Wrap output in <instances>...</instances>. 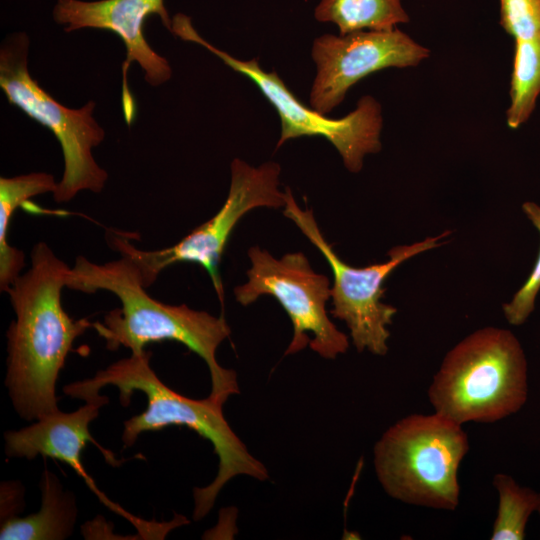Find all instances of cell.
Segmentation results:
<instances>
[{"instance_id":"6da1fadb","label":"cell","mask_w":540,"mask_h":540,"mask_svg":"<svg viewBox=\"0 0 540 540\" xmlns=\"http://www.w3.org/2000/svg\"><path fill=\"white\" fill-rule=\"evenodd\" d=\"M69 266L45 243L31 251V267L9 286L16 319L7 332L6 387L19 416L38 420L59 410L56 382L74 341L93 322L74 319L62 305Z\"/></svg>"},{"instance_id":"8992f818","label":"cell","mask_w":540,"mask_h":540,"mask_svg":"<svg viewBox=\"0 0 540 540\" xmlns=\"http://www.w3.org/2000/svg\"><path fill=\"white\" fill-rule=\"evenodd\" d=\"M29 37L23 32L5 38L0 47V87L8 102L47 127L58 140L64 158V172L53 198L58 203L72 200L79 192L99 193L108 173L95 161L92 150L105 137L93 117L95 102L79 109L57 102L28 69Z\"/></svg>"},{"instance_id":"3957f363","label":"cell","mask_w":540,"mask_h":540,"mask_svg":"<svg viewBox=\"0 0 540 540\" xmlns=\"http://www.w3.org/2000/svg\"><path fill=\"white\" fill-rule=\"evenodd\" d=\"M151 352L144 350L120 359L99 370L94 377L66 385V395L84 401L99 395L108 385L116 386L123 406L130 403L136 391L147 397V407L124 422L122 441L132 446L144 432L161 430L171 425L186 426L208 440L218 456V471L214 480L202 488H194L193 520L200 521L214 506L226 483L244 475L265 481L266 467L255 458L226 421L222 404L209 396L195 400L185 397L164 384L150 365Z\"/></svg>"},{"instance_id":"8fae6325","label":"cell","mask_w":540,"mask_h":540,"mask_svg":"<svg viewBox=\"0 0 540 540\" xmlns=\"http://www.w3.org/2000/svg\"><path fill=\"white\" fill-rule=\"evenodd\" d=\"M429 55L428 48L397 27L321 35L315 38L311 49L316 75L310 90V106L326 115L363 78L391 67H416Z\"/></svg>"},{"instance_id":"9c48e42d","label":"cell","mask_w":540,"mask_h":540,"mask_svg":"<svg viewBox=\"0 0 540 540\" xmlns=\"http://www.w3.org/2000/svg\"><path fill=\"white\" fill-rule=\"evenodd\" d=\"M283 213L321 252L331 268L334 281L329 313L346 323L352 343L359 352L368 350L375 355H385L390 336L387 326L397 312L395 307L382 302L385 280L409 258L440 246L439 240L449 232L411 245L395 246L389 250V259L384 263L353 267L336 254L324 238L312 210L301 209L289 188L285 190Z\"/></svg>"},{"instance_id":"30bf717a","label":"cell","mask_w":540,"mask_h":540,"mask_svg":"<svg viewBox=\"0 0 540 540\" xmlns=\"http://www.w3.org/2000/svg\"><path fill=\"white\" fill-rule=\"evenodd\" d=\"M248 257V281L234 288V296L243 306L263 295L280 303L293 326L285 355L295 354L307 345L325 359H335L347 351L349 339L331 321L326 309L331 297L330 280L315 272L303 253H287L276 259L253 246Z\"/></svg>"},{"instance_id":"d6986e66","label":"cell","mask_w":540,"mask_h":540,"mask_svg":"<svg viewBox=\"0 0 540 540\" xmlns=\"http://www.w3.org/2000/svg\"><path fill=\"white\" fill-rule=\"evenodd\" d=\"M522 210L531 223L540 233V205L527 201L523 203ZM540 290V249L536 262L528 278L512 299L503 304V313L507 322L514 326L522 325L527 321L535 308V302Z\"/></svg>"},{"instance_id":"4fadbf2b","label":"cell","mask_w":540,"mask_h":540,"mask_svg":"<svg viewBox=\"0 0 540 540\" xmlns=\"http://www.w3.org/2000/svg\"><path fill=\"white\" fill-rule=\"evenodd\" d=\"M109 402L105 395H97L85 401V405L71 413L58 411L37 420L33 425L4 434L5 452L10 458L33 459L37 455L58 459L69 465L99 500L114 513L134 521L136 517L110 501L95 485L85 471L81 452L87 442H92L111 465L119 462L109 450L104 449L89 432V424L98 417L101 407Z\"/></svg>"},{"instance_id":"52a82bcc","label":"cell","mask_w":540,"mask_h":540,"mask_svg":"<svg viewBox=\"0 0 540 540\" xmlns=\"http://www.w3.org/2000/svg\"><path fill=\"white\" fill-rule=\"evenodd\" d=\"M230 170V188L224 204L212 218L173 246L142 250L131 243L133 234L108 231L110 247L136 264L147 288L167 267L176 263H195L206 270L219 300L223 302L224 289L219 264L235 226L252 209L279 208L285 205V191L279 189V164L266 162L253 167L235 158Z\"/></svg>"},{"instance_id":"ac0fdd59","label":"cell","mask_w":540,"mask_h":540,"mask_svg":"<svg viewBox=\"0 0 540 540\" xmlns=\"http://www.w3.org/2000/svg\"><path fill=\"white\" fill-rule=\"evenodd\" d=\"M493 484L499 503L490 538L523 540L530 516L540 507V493L519 485L513 477L503 473L494 476Z\"/></svg>"},{"instance_id":"5b68a950","label":"cell","mask_w":540,"mask_h":540,"mask_svg":"<svg viewBox=\"0 0 540 540\" xmlns=\"http://www.w3.org/2000/svg\"><path fill=\"white\" fill-rule=\"evenodd\" d=\"M469 450L462 425L438 414H412L390 426L373 449L384 491L406 504L453 511L458 470Z\"/></svg>"},{"instance_id":"9a60e30c","label":"cell","mask_w":540,"mask_h":540,"mask_svg":"<svg viewBox=\"0 0 540 540\" xmlns=\"http://www.w3.org/2000/svg\"><path fill=\"white\" fill-rule=\"evenodd\" d=\"M57 183L52 174L33 172L0 178V289L6 292L25 266L24 253L8 242L12 217L34 196L53 193Z\"/></svg>"},{"instance_id":"44dd1931","label":"cell","mask_w":540,"mask_h":540,"mask_svg":"<svg viewBox=\"0 0 540 540\" xmlns=\"http://www.w3.org/2000/svg\"><path fill=\"white\" fill-rule=\"evenodd\" d=\"M538 514H539V516H540V507H539V509H538Z\"/></svg>"},{"instance_id":"ba28073f","label":"cell","mask_w":540,"mask_h":540,"mask_svg":"<svg viewBox=\"0 0 540 540\" xmlns=\"http://www.w3.org/2000/svg\"><path fill=\"white\" fill-rule=\"evenodd\" d=\"M171 32L182 40L205 47L259 88L281 120V134L276 149L290 139L321 136L336 148L344 166L352 173L362 169L365 155L381 150L382 108L374 97L365 95L349 114L331 118L304 105L275 70H263L256 58L241 60L207 42L194 29L188 16L176 14L172 19Z\"/></svg>"},{"instance_id":"ffe728a7","label":"cell","mask_w":540,"mask_h":540,"mask_svg":"<svg viewBox=\"0 0 540 540\" xmlns=\"http://www.w3.org/2000/svg\"><path fill=\"white\" fill-rule=\"evenodd\" d=\"M500 25L515 41L540 37V0H500Z\"/></svg>"},{"instance_id":"2e32d148","label":"cell","mask_w":540,"mask_h":540,"mask_svg":"<svg viewBox=\"0 0 540 540\" xmlns=\"http://www.w3.org/2000/svg\"><path fill=\"white\" fill-rule=\"evenodd\" d=\"M314 16L319 22L334 23L340 35L390 30L409 21L401 0H320Z\"/></svg>"},{"instance_id":"277c9868","label":"cell","mask_w":540,"mask_h":540,"mask_svg":"<svg viewBox=\"0 0 540 540\" xmlns=\"http://www.w3.org/2000/svg\"><path fill=\"white\" fill-rule=\"evenodd\" d=\"M434 412L460 425L494 423L518 412L528 398V363L508 329L484 327L445 356L428 389Z\"/></svg>"},{"instance_id":"7c38bea8","label":"cell","mask_w":540,"mask_h":540,"mask_svg":"<svg viewBox=\"0 0 540 540\" xmlns=\"http://www.w3.org/2000/svg\"><path fill=\"white\" fill-rule=\"evenodd\" d=\"M157 14L163 25L171 31L172 19L164 0H58L53 8V18L64 25L66 32L82 28L110 30L123 41L127 56L124 75L131 62H137L145 72L151 86H159L172 76L168 61L156 53L143 34L145 19Z\"/></svg>"},{"instance_id":"e0dca14e","label":"cell","mask_w":540,"mask_h":540,"mask_svg":"<svg viewBox=\"0 0 540 540\" xmlns=\"http://www.w3.org/2000/svg\"><path fill=\"white\" fill-rule=\"evenodd\" d=\"M509 95L506 122L517 129L528 121L540 95V37L515 41Z\"/></svg>"},{"instance_id":"5bb4252c","label":"cell","mask_w":540,"mask_h":540,"mask_svg":"<svg viewBox=\"0 0 540 540\" xmlns=\"http://www.w3.org/2000/svg\"><path fill=\"white\" fill-rule=\"evenodd\" d=\"M40 489L39 512L2 519L1 540H62L72 534L77 519L73 494L65 491L58 477L47 469L42 474Z\"/></svg>"},{"instance_id":"7a4b0ae2","label":"cell","mask_w":540,"mask_h":540,"mask_svg":"<svg viewBox=\"0 0 540 540\" xmlns=\"http://www.w3.org/2000/svg\"><path fill=\"white\" fill-rule=\"evenodd\" d=\"M66 287L85 293L108 291L119 299L120 308L109 311L103 322H93V329L105 340L108 350L123 346L137 354L147 344L175 341L206 363L211 399L224 404L239 393L236 372L223 368L216 359L219 345L231 334L225 318L186 304L170 305L154 299L130 258L121 255L117 260L99 264L78 256L67 273Z\"/></svg>"}]
</instances>
